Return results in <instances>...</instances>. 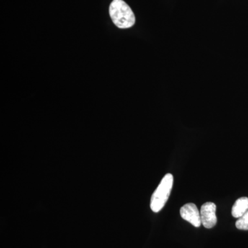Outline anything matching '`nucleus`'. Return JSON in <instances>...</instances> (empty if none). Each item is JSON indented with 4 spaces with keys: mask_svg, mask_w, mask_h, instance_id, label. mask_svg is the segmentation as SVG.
I'll list each match as a JSON object with an SVG mask.
<instances>
[{
    "mask_svg": "<svg viewBox=\"0 0 248 248\" xmlns=\"http://www.w3.org/2000/svg\"><path fill=\"white\" fill-rule=\"evenodd\" d=\"M173 176L172 174H166L152 195L151 208L154 213H159L164 208L165 204L169 200L173 186Z\"/></svg>",
    "mask_w": 248,
    "mask_h": 248,
    "instance_id": "f03ea898",
    "label": "nucleus"
},
{
    "mask_svg": "<svg viewBox=\"0 0 248 248\" xmlns=\"http://www.w3.org/2000/svg\"><path fill=\"white\" fill-rule=\"evenodd\" d=\"M217 207L215 203L212 202L204 203L201 208V219L202 224L205 228H213L217 224V218L216 216Z\"/></svg>",
    "mask_w": 248,
    "mask_h": 248,
    "instance_id": "7ed1b4c3",
    "label": "nucleus"
},
{
    "mask_svg": "<svg viewBox=\"0 0 248 248\" xmlns=\"http://www.w3.org/2000/svg\"><path fill=\"white\" fill-rule=\"evenodd\" d=\"M248 211V197H241L235 202L232 209V215L235 218H239Z\"/></svg>",
    "mask_w": 248,
    "mask_h": 248,
    "instance_id": "39448f33",
    "label": "nucleus"
},
{
    "mask_svg": "<svg viewBox=\"0 0 248 248\" xmlns=\"http://www.w3.org/2000/svg\"><path fill=\"white\" fill-rule=\"evenodd\" d=\"M236 227L241 231H248V211L236 221Z\"/></svg>",
    "mask_w": 248,
    "mask_h": 248,
    "instance_id": "423d86ee",
    "label": "nucleus"
},
{
    "mask_svg": "<svg viewBox=\"0 0 248 248\" xmlns=\"http://www.w3.org/2000/svg\"><path fill=\"white\" fill-rule=\"evenodd\" d=\"M109 14L112 22L120 29H128L135 24V14L123 0H113L109 8Z\"/></svg>",
    "mask_w": 248,
    "mask_h": 248,
    "instance_id": "f257e3e1",
    "label": "nucleus"
},
{
    "mask_svg": "<svg viewBox=\"0 0 248 248\" xmlns=\"http://www.w3.org/2000/svg\"><path fill=\"white\" fill-rule=\"evenodd\" d=\"M180 215L184 220L189 222L196 228H199L202 225L200 212L195 204H185L180 209Z\"/></svg>",
    "mask_w": 248,
    "mask_h": 248,
    "instance_id": "20e7f679",
    "label": "nucleus"
}]
</instances>
